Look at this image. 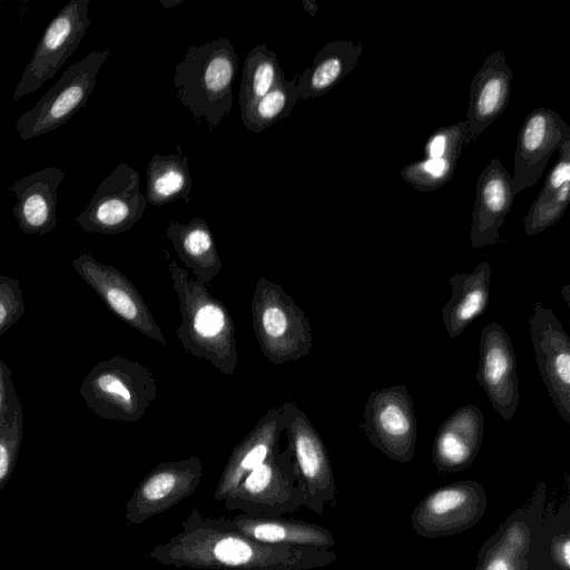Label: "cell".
<instances>
[{"label": "cell", "mask_w": 570, "mask_h": 570, "mask_svg": "<svg viewBox=\"0 0 570 570\" xmlns=\"http://www.w3.org/2000/svg\"><path fill=\"white\" fill-rule=\"evenodd\" d=\"M284 76L275 51L255 46L246 56L239 88L240 111L265 96Z\"/></svg>", "instance_id": "31"}, {"label": "cell", "mask_w": 570, "mask_h": 570, "mask_svg": "<svg viewBox=\"0 0 570 570\" xmlns=\"http://www.w3.org/2000/svg\"><path fill=\"white\" fill-rule=\"evenodd\" d=\"M497 534L493 544L480 551L476 570H529L527 554L531 532L528 525L515 520Z\"/></svg>", "instance_id": "30"}, {"label": "cell", "mask_w": 570, "mask_h": 570, "mask_svg": "<svg viewBox=\"0 0 570 570\" xmlns=\"http://www.w3.org/2000/svg\"><path fill=\"white\" fill-rule=\"evenodd\" d=\"M210 522L223 530L236 531L253 540L291 547L332 549L333 534L327 529L311 522L282 517H252L245 513L226 518L209 517Z\"/></svg>", "instance_id": "23"}, {"label": "cell", "mask_w": 570, "mask_h": 570, "mask_svg": "<svg viewBox=\"0 0 570 570\" xmlns=\"http://www.w3.org/2000/svg\"><path fill=\"white\" fill-rule=\"evenodd\" d=\"M179 528L146 558L197 570H312L336 560L331 549L268 544L219 529L198 509H191Z\"/></svg>", "instance_id": "1"}, {"label": "cell", "mask_w": 570, "mask_h": 570, "mask_svg": "<svg viewBox=\"0 0 570 570\" xmlns=\"http://www.w3.org/2000/svg\"><path fill=\"white\" fill-rule=\"evenodd\" d=\"M24 309L19 279L0 275V335L21 318Z\"/></svg>", "instance_id": "34"}, {"label": "cell", "mask_w": 570, "mask_h": 570, "mask_svg": "<svg viewBox=\"0 0 570 570\" xmlns=\"http://www.w3.org/2000/svg\"><path fill=\"white\" fill-rule=\"evenodd\" d=\"M466 135V120L434 130L425 141L423 157L401 169L403 180L424 193L444 186L455 173Z\"/></svg>", "instance_id": "19"}, {"label": "cell", "mask_w": 570, "mask_h": 570, "mask_svg": "<svg viewBox=\"0 0 570 570\" xmlns=\"http://www.w3.org/2000/svg\"><path fill=\"white\" fill-rule=\"evenodd\" d=\"M302 499L291 455L276 448L223 502L227 510L252 517H282L301 509Z\"/></svg>", "instance_id": "8"}, {"label": "cell", "mask_w": 570, "mask_h": 570, "mask_svg": "<svg viewBox=\"0 0 570 570\" xmlns=\"http://www.w3.org/2000/svg\"><path fill=\"white\" fill-rule=\"evenodd\" d=\"M512 77V70L502 51L487 57L470 86L465 145L476 141L504 111L510 98Z\"/></svg>", "instance_id": "20"}, {"label": "cell", "mask_w": 570, "mask_h": 570, "mask_svg": "<svg viewBox=\"0 0 570 570\" xmlns=\"http://www.w3.org/2000/svg\"><path fill=\"white\" fill-rule=\"evenodd\" d=\"M541 380L561 419L570 424V336L551 308L540 302L529 318Z\"/></svg>", "instance_id": "15"}, {"label": "cell", "mask_w": 570, "mask_h": 570, "mask_svg": "<svg viewBox=\"0 0 570 570\" xmlns=\"http://www.w3.org/2000/svg\"><path fill=\"white\" fill-rule=\"evenodd\" d=\"M487 502L485 490L479 482H454L428 494L412 512L411 523L424 538L458 534L481 520Z\"/></svg>", "instance_id": "12"}, {"label": "cell", "mask_w": 570, "mask_h": 570, "mask_svg": "<svg viewBox=\"0 0 570 570\" xmlns=\"http://www.w3.org/2000/svg\"><path fill=\"white\" fill-rule=\"evenodd\" d=\"M514 199L512 176L499 159L490 160L475 186L470 240L474 249L494 245Z\"/></svg>", "instance_id": "18"}, {"label": "cell", "mask_w": 570, "mask_h": 570, "mask_svg": "<svg viewBox=\"0 0 570 570\" xmlns=\"http://www.w3.org/2000/svg\"><path fill=\"white\" fill-rule=\"evenodd\" d=\"M491 266L481 262L470 273L450 278L451 297L442 308V321L450 338H455L487 309L490 297Z\"/></svg>", "instance_id": "25"}, {"label": "cell", "mask_w": 570, "mask_h": 570, "mask_svg": "<svg viewBox=\"0 0 570 570\" xmlns=\"http://www.w3.org/2000/svg\"><path fill=\"white\" fill-rule=\"evenodd\" d=\"M71 264L77 274L122 322L148 338L167 345L144 297L119 269L98 262L89 253L80 254Z\"/></svg>", "instance_id": "13"}, {"label": "cell", "mask_w": 570, "mask_h": 570, "mask_svg": "<svg viewBox=\"0 0 570 570\" xmlns=\"http://www.w3.org/2000/svg\"><path fill=\"white\" fill-rule=\"evenodd\" d=\"M282 432L279 407H271L233 449L214 492L216 501H223L249 472L268 459L278 448Z\"/></svg>", "instance_id": "24"}, {"label": "cell", "mask_w": 570, "mask_h": 570, "mask_svg": "<svg viewBox=\"0 0 570 570\" xmlns=\"http://www.w3.org/2000/svg\"><path fill=\"white\" fill-rule=\"evenodd\" d=\"M23 413L19 409L14 416L0 426V491L10 480L22 440Z\"/></svg>", "instance_id": "33"}, {"label": "cell", "mask_w": 570, "mask_h": 570, "mask_svg": "<svg viewBox=\"0 0 570 570\" xmlns=\"http://www.w3.org/2000/svg\"><path fill=\"white\" fill-rule=\"evenodd\" d=\"M21 409L16 392L11 368L0 358V426Z\"/></svg>", "instance_id": "35"}, {"label": "cell", "mask_w": 570, "mask_h": 570, "mask_svg": "<svg viewBox=\"0 0 570 570\" xmlns=\"http://www.w3.org/2000/svg\"><path fill=\"white\" fill-rule=\"evenodd\" d=\"M569 293H570V286H569V284H566V285L562 287V289H561V294H562V296H563V298H564V301H566V303H567L568 305H570V301H569L570 295H569Z\"/></svg>", "instance_id": "38"}, {"label": "cell", "mask_w": 570, "mask_h": 570, "mask_svg": "<svg viewBox=\"0 0 570 570\" xmlns=\"http://www.w3.org/2000/svg\"><path fill=\"white\" fill-rule=\"evenodd\" d=\"M559 159L523 219L524 232L532 236L556 224L570 202V137L558 149Z\"/></svg>", "instance_id": "28"}, {"label": "cell", "mask_w": 570, "mask_h": 570, "mask_svg": "<svg viewBox=\"0 0 570 570\" xmlns=\"http://www.w3.org/2000/svg\"><path fill=\"white\" fill-rule=\"evenodd\" d=\"M362 42L336 40L326 43L313 59L311 67L297 78L299 100L321 97L328 92L357 65Z\"/></svg>", "instance_id": "27"}, {"label": "cell", "mask_w": 570, "mask_h": 570, "mask_svg": "<svg viewBox=\"0 0 570 570\" xmlns=\"http://www.w3.org/2000/svg\"><path fill=\"white\" fill-rule=\"evenodd\" d=\"M65 176L62 168L47 167L16 180L8 187L17 198L12 214L22 233L43 236L56 228L57 190Z\"/></svg>", "instance_id": "21"}, {"label": "cell", "mask_w": 570, "mask_h": 570, "mask_svg": "<svg viewBox=\"0 0 570 570\" xmlns=\"http://www.w3.org/2000/svg\"><path fill=\"white\" fill-rule=\"evenodd\" d=\"M139 187V173L129 164L120 163L98 185L72 225L87 233L104 235L127 232L140 220L148 206Z\"/></svg>", "instance_id": "10"}, {"label": "cell", "mask_w": 570, "mask_h": 570, "mask_svg": "<svg viewBox=\"0 0 570 570\" xmlns=\"http://www.w3.org/2000/svg\"><path fill=\"white\" fill-rule=\"evenodd\" d=\"M279 419L286 434L288 451L297 484L302 492V507L323 514L327 504L335 505L336 487L330 456L318 432L307 414L294 402H283Z\"/></svg>", "instance_id": "6"}, {"label": "cell", "mask_w": 570, "mask_h": 570, "mask_svg": "<svg viewBox=\"0 0 570 570\" xmlns=\"http://www.w3.org/2000/svg\"><path fill=\"white\" fill-rule=\"evenodd\" d=\"M484 417L474 404L454 411L439 428L432 446V461L440 473L470 468L483 440Z\"/></svg>", "instance_id": "22"}, {"label": "cell", "mask_w": 570, "mask_h": 570, "mask_svg": "<svg viewBox=\"0 0 570 570\" xmlns=\"http://www.w3.org/2000/svg\"><path fill=\"white\" fill-rule=\"evenodd\" d=\"M360 424L370 443L391 460L406 463L415 453L417 424L413 401L404 385L373 391Z\"/></svg>", "instance_id": "11"}, {"label": "cell", "mask_w": 570, "mask_h": 570, "mask_svg": "<svg viewBox=\"0 0 570 570\" xmlns=\"http://www.w3.org/2000/svg\"><path fill=\"white\" fill-rule=\"evenodd\" d=\"M110 49L91 51L63 70L58 81L16 122L17 136L27 141L48 134L69 121L92 94L97 75Z\"/></svg>", "instance_id": "7"}, {"label": "cell", "mask_w": 570, "mask_h": 570, "mask_svg": "<svg viewBox=\"0 0 570 570\" xmlns=\"http://www.w3.org/2000/svg\"><path fill=\"white\" fill-rule=\"evenodd\" d=\"M180 2H181V0H178V1H170V2H168L167 0H165V1H164V0H161V3H163L165 7H167V8H171L173 6H176V4L180 3Z\"/></svg>", "instance_id": "39"}, {"label": "cell", "mask_w": 570, "mask_h": 570, "mask_svg": "<svg viewBox=\"0 0 570 570\" xmlns=\"http://www.w3.org/2000/svg\"><path fill=\"white\" fill-rule=\"evenodd\" d=\"M479 346L475 379L498 414L505 421H511L520 400L517 360L511 338L500 324L490 323L481 331Z\"/></svg>", "instance_id": "16"}, {"label": "cell", "mask_w": 570, "mask_h": 570, "mask_svg": "<svg viewBox=\"0 0 570 570\" xmlns=\"http://www.w3.org/2000/svg\"><path fill=\"white\" fill-rule=\"evenodd\" d=\"M569 137L570 126L550 108L539 107L525 116L518 134L514 155V196L538 183L552 154Z\"/></svg>", "instance_id": "17"}, {"label": "cell", "mask_w": 570, "mask_h": 570, "mask_svg": "<svg viewBox=\"0 0 570 570\" xmlns=\"http://www.w3.org/2000/svg\"><path fill=\"white\" fill-rule=\"evenodd\" d=\"M250 311L254 335L269 363L281 365L309 354L313 347L309 320L279 284L261 277Z\"/></svg>", "instance_id": "5"}, {"label": "cell", "mask_w": 570, "mask_h": 570, "mask_svg": "<svg viewBox=\"0 0 570 570\" xmlns=\"http://www.w3.org/2000/svg\"><path fill=\"white\" fill-rule=\"evenodd\" d=\"M166 236L196 281L208 286L220 273L223 264L204 218L196 217L186 224L173 220L166 228Z\"/></svg>", "instance_id": "26"}, {"label": "cell", "mask_w": 570, "mask_h": 570, "mask_svg": "<svg viewBox=\"0 0 570 570\" xmlns=\"http://www.w3.org/2000/svg\"><path fill=\"white\" fill-rule=\"evenodd\" d=\"M551 557L562 570H570V539L568 534H559L551 541Z\"/></svg>", "instance_id": "36"}, {"label": "cell", "mask_w": 570, "mask_h": 570, "mask_svg": "<svg viewBox=\"0 0 570 570\" xmlns=\"http://www.w3.org/2000/svg\"><path fill=\"white\" fill-rule=\"evenodd\" d=\"M80 395L99 417L137 422L157 397L153 372L121 355L98 362L85 376Z\"/></svg>", "instance_id": "4"}, {"label": "cell", "mask_w": 570, "mask_h": 570, "mask_svg": "<svg viewBox=\"0 0 570 570\" xmlns=\"http://www.w3.org/2000/svg\"><path fill=\"white\" fill-rule=\"evenodd\" d=\"M304 9L306 12L314 17L317 11V3L313 0H303Z\"/></svg>", "instance_id": "37"}, {"label": "cell", "mask_w": 570, "mask_h": 570, "mask_svg": "<svg viewBox=\"0 0 570 570\" xmlns=\"http://www.w3.org/2000/svg\"><path fill=\"white\" fill-rule=\"evenodd\" d=\"M297 78L298 75L286 80L285 75L282 76L265 96L243 110L242 120L246 129L257 134L288 117L299 100Z\"/></svg>", "instance_id": "32"}, {"label": "cell", "mask_w": 570, "mask_h": 570, "mask_svg": "<svg viewBox=\"0 0 570 570\" xmlns=\"http://www.w3.org/2000/svg\"><path fill=\"white\" fill-rule=\"evenodd\" d=\"M0 3H1V0H0Z\"/></svg>", "instance_id": "40"}, {"label": "cell", "mask_w": 570, "mask_h": 570, "mask_svg": "<svg viewBox=\"0 0 570 570\" xmlns=\"http://www.w3.org/2000/svg\"><path fill=\"white\" fill-rule=\"evenodd\" d=\"M168 271L181 315L176 336L184 351L233 375L239 357L236 327L227 306L176 262H169Z\"/></svg>", "instance_id": "2"}, {"label": "cell", "mask_w": 570, "mask_h": 570, "mask_svg": "<svg viewBox=\"0 0 570 570\" xmlns=\"http://www.w3.org/2000/svg\"><path fill=\"white\" fill-rule=\"evenodd\" d=\"M90 0H70L49 21L14 89L11 102L37 91L73 55L90 24Z\"/></svg>", "instance_id": "9"}, {"label": "cell", "mask_w": 570, "mask_h": 570, "mask_svg": "<svg viewBox=\"0 0 570 570\" xmlns=\"http://www.w3.org/2000/svg\"><path fill=\"white\" fill-rule=\"evenodd\" d=\"M203 476L198 456L163 462L138 483L127 501L125 517L129 525H139L168 511L191 495Z\"/></svg>", "instance_id": "14"}, {"label": "cell", "mask_w": 570, "mask_h": 570, "mask_svg": "<svg viewBox=\"0 0 570 570\" xmlns=\"http://www.w3.org/2000/svg\"><path fill=\"white\" fill-rule=\"evenodd\" d=\"M189 158L177 146L176 153L167 156L155 155L147 165V204L161 206L176 199L190 200L193 179L188 167Z\"/></svg>", "instance_id": "29"}, {"label": "cell", "mask_w": 570, "mask_h": 570, "mask_svg": "<svg viewBox=\"0 0 570 570\" xmlns=\"http://www.w3.org/2000/svg\"><path fill=\"white\" fill-rule=\"evenodd\" d=\"M237 68L238 57L228 38L189 46L175 68L178 99L198 121L218 127L232 108Z\"/></svg>", "instance_id": "3"}]
</instances>
